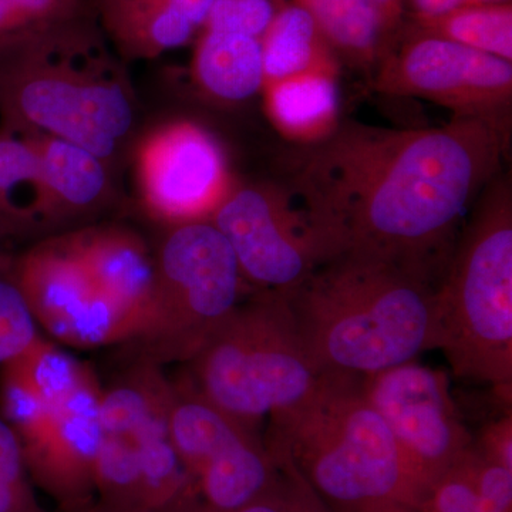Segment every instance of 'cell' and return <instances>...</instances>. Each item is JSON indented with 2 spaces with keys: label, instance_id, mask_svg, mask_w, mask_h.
<instances>
[{
  "label": "cell",
  "instance_id": "obj_7",
  "mask_svg": "<svg viewBox=\"0 0 512 512\" xmlns=\"http://www.w3.org/2000/svg\"><path fill=\"white\" fill-rule=\"evenodd\" d=\"M153 305L136 339L141 359L190 362L241 303L247 282L210 220L181 222L156 259Z\"/></svg>",
  "mask_w": 512,
  "mask_h": 512
},
{
  "label": "cell",
  "instance_id": "obj_13",
  "mask_svg": "<svg viewBox=\"0 0 512 512\" xmlns=\"http://www.w3.org/2000/svg\"><path fill=\"white\" fill-rule=\"evenodd\" d=\"M143 168L151 204L173 220H210L231 191L220 146L192 124L158 136L148 147Z\"/></svg>",
  "mask_w": 512,
  "mask_h": 512
},
{
  "label": "cell",
  "instance_id": "obj_5",
  "mask_svg": "<svg viewBox=\"0 0 512 512\" xmlns=\"http://www.w3.org/2000/svg\"><path fill=\"white\" fill-rule=\"evenodd\" d=\"M92 369L40 338L0 366V412L18 437L28 473L67 512L93 501L104 431Z\"/></svg>",
  "mask_w": 512,
  "mask_h": 512
},
{
  "label": "cell",
  "instance_id": "obj_2",
  "mask_svg": "<svg viewBox=\"0 0 512 512\" xmlns=\"http://www.w3.org/2000/svg\"><path fill=\"white\" fill-rule=\"evenodd\" d=\"M436 288L383 259L339 254L284 296L318 365L365 379L434 349Z\"/></svg>",
  "mask_w": 512,
  "mask_h": 512
},
{
  "label": "cell",
  "instance_id": "obj_12",
  "mask_svg": "<svg viewBox=\"0 0 512 512\" xmlns=\"http://www.w3.org/2000/svg\"><path fill=\"white\" fill-rule=\"evenodd\" d=\"M36 323L74 348L131 342L136 325L101 291L69 242L40 247L15 265Z\"/></svg>",
  "mask_w": 512,
  "mask_h": 512
},
{
  "label": "cell",
  "instance_id": "obj_3",
  "mask_svg": "<svg viewBox=\"0 0 512 512\" xmlns=\"http://www.w3.org/2000/svg\"><path fill=\"white\" fill-rule=\"evenodd\" d=\"M265 446L332 512H409L420 485L359 377L332 373L269 419Z\"/></svg>",
  "mask_w": 512,
  "mask_h": 512
},
{
  "label": "cell",
  "instance_id": "obj_27",
  "mask_svg": "<svg viewBox=\"0 0 512 512\" xmlns=\"http://www.w3.org/2000/svg\"><path fill=\"white\" fill-rule=\"evenodd\" d=\"M237 512H332L308 485L291 471L279 468V477L261 497Z\"/></svg>",
  "mask_w": 512,
  "mask_h": 512
},
{
  "label": "cell",
  "instance_id": "obj_26",
  "mask_svg": "<svg viewBox=\"0 0 512 512\" xmlns=\"http://www.w3.org/2000/svg\"><path fill=\"white\" fill-rule=\"evenodd\" d=\"M28 476L18 437L0 417V512H45Z\"/></svg>",
  "mask_w": 512,
  "mask_h": 512
},
{
  "label": "cell",
  "instance_id": "obj_18",
  "mask_svg": "<svg viewBox=\"0 0 512 512\" xmlns=\"http://www.w3.org/2000/svg\"><path fill=\"white\" fill-rule=\"evenodd\" d=\"M195 73L201 86L224 101H244L264 87L261 39L242 33L202 29Z\"/></svg>",
  "mask_w": 512,
  "mask_h": 512
},
{
  "label": "cell",
  "instance_id": "obj_24",
  "mask_svg": "<svg viewBox=\"0 0 512 512\" xmlns=\"http://www.w3.org/2000/svg\"><path fill=\"white\" fill-rule=\"evenodd\" d=\"M39 339L15 265L0 256V366L28 352Z\"/></svg>",
  "mask_w": 512,
  "mask_h": 512
},
{
  "label": "cell",
  "instance_id": "obj_15",
  "mask_svg": "<svg viewBox=\"0 0 512 512\" xmlns=\"http://www.w3.org/2000/svg\"><path fill=\"white\" fill-rule=\"evenodd\" d=\"M215 0H99L107 30L127 52L156 55L190 42Z\"/></svg>",
  "mask_w": 512,
  "mask_h": 512
},
{
  "label": "cell",
  "instance_id": "obj_28",
  "mask_svg": "<svg viewBox=\"0 0 512 512\" xmlns=\"http://www.w3.org/2000/svg\"><path fill=\"white\" fill-rule=\"evenodd\" d=\"M25 18L49 35L62 37L80 10V0H10Z\"/></svg>",
  "mask_w": 512,
  "mask_h": 512
},
{
  "label": "cell",
  "instance_id": "obj_6",
  "mask_svg": "<svg viewBox=\"0 0 512 512\" xmlns=\"http://www.w3.org/2000/svg\"><path fill=\"white\" fill-rule=\"evenodd\" d=\"M188 363L192 386L254 430L301 406L332 375L309 352L285 296L269 292L239 303Z\"/></svg>",
  "mask_w": 512,
  "mask_h": 512
},
{
  "label": "cell",
  "instance_id": "obj_22",
  "mask_svg": "<svg viewBox=\"0 0 512 512\" xmlns=\"http://www.w3.org/2000/svg\"><path fill=\"white\" fill-rule=\"evenodd\" d=\"M39 154L43 185L66 204H92L106 187L101 158L76 144L50 137L39 147Z\"/></svg>",
  "mask_w": 512,
  "mask_h": 512
},
{
  "label": "cell",
  "instance_id": "obj_21",
  "mask_svg": "<svg viewBox=\"0 0 512 512\" xmlns=\"http://www.w3.org/2000/svg\"><path fill=\"white\" fill-rule=\"evenodd\" d=\"M404 28L512 62V3H487L433 16L406 15Z\"/></svg>",
  "mask_w": 512,
  "mask_h": 512
},
{
  "label": "cell",
  "instance_id": "obj_9",
  "mask_svg": "<svg viewBox=\"0 0 512 512\" xmlns=\"http://www.w3.org/2000/svg\"><path fill=\"white\" fill-rule=\"evenodd\" d=\"M210 221L256 292L288 295L322 264L318 242L285 184L231 188Z\"/></svg>",
  "mask_w": 512,
  "mask_h": 512
},
{
  "label": "cell",
  "instance_id": "obj_4",
  "mask_svg": "<svg viewBox=\"0 0 512 512\" xmlns=\"http://www.w3.org/2000/svg\"><path fill=\"white\" fill-rule=\"evenodd\" d=\"M436 288L434 349L454 375L512 386V183L501 170L471 208Z\"/></svg>",
  "mask_w": 512,
  "mask_h": 512
},
{
  "label": "cell",
  "instance_id": "obj_20",
  "mask_svg": "<svg viewBox=\"0 0 512 512\" xmlns=\"http://www.w3.org/2000/svg\"><path fill=\"white\" fill-rule=\"evenodd\" d=\"M171 383L160 365L138 359L126 375L101 389V426L104 434L130 437L153 421L167 419Z\"/></svg>",
  "mask_w": 512,
  "mask_h": 512
},
{
  "label": "cell",
  "instance_id": "obj_31",
  "mask_svg": "<svg viewBox=\"0 0 512 512\" xmlns=\"http://www.w3.org/2000/svg\"><path fill=\"white\" fill-rule=\"evenodd\" d=\"M511 0H407L410 6L409 15L433 16L466 6L487 5V3H503Z\"/></svg>",
  "mask_w": 512,
  "mask_h": 512
},
{
  "label": "cell",
  "instance_id": "obj_25",
  "mask_svg": "<svg viewBox=\"0 0 512 512\" xmlns=\"http://www.w3.org/2000/svg\"><path fill=\"white\" fill-rule=\"evenodd\" d=\"M39 147L16 136L0 137V211L20 212L19 201L26 192L42 200L45 192Z\"/></svg>",
  "mask_w": 512,
  "mask_h": 512
},
{
  "label": "cell",
  "instance_id": "obj_23",
  "mask_svg": "<svg viewBox=\"0 0 512 512\" xmlns=\"http://www.w3.org/2000/svg\"><path fill=\"white\" fill-rule=\"evenodd\" d=\"M94 487L99 500L146 507L138 451L130 437L104 434L94 463Z\"/></svg>",
  "mask_w": 512,
  "mask_h": 512
},
{
  "label": "cell",
  "instance_id": "obj_30",
  "mask_svg": "<svg viewBox=\"0 0 512 512\" xmlns=\"http://www.w3.org/2000/svg\"><path fill=\"white\" fill-rule=\"evenodd\" d=\"M367 2L375 9L384 33L392 43L394 37L399 35L403 28L404 18H406V10H404L406 0H367Z\"/></svg>",
  "mask_w": 512,
  "mask_h": 512
},
{
  "label": "cell",
  "instance_id": "obj_32",
  "mask_svg": "<svg viewBox=\"0 0 512 512\" xmlns=\"http://www.w3.org/2000/svg\"><path fill=\"white\" fill-rule=\"evenodd\" d=\"M72 512H175L168 510H158V508L140 507V505H119L107 503V501L93 500L79 510Z\"/></svg>",
  "mask_w": 512,
  "mask_h": 512
},
{
  "label": "cell",
  "instance_id": "obj_11",
  "mask_svg": "<svg viewBox=\"0 0 512 512\" xmlns=\"http://www.w3.org/2000/svg\"><path fill=\"white\" fill-rule=\"evenodd\" d=\"M3 90L10 116L101 160L114 153L117 140L133 123L130 101L119 84L76 82L62 74L46 73L28 56L26 62L13 66Z\"/></svg>",
  "mask_w": 512,
  "mask_h": 512
},
{
  "label": "cell",
  "instance_id": "obj_19",
  "mask_svg": "<svg viewBox=\"0 0 512 512\" xmlns=\"http://www.w3.org/2000/svg\"><path fill=\"white\" fill-rule=\"evenodd\" d=\"M301 6L318 23L339 62L372 74L389 47L379 16L367 0H279Z\"/></svg>",
  "mask_w": 512,
  "mask_h": 512
},
{
  "label": "cell",
  "instance_id": "obj_16",
  "mask_svg": "<svg viewBox=\"0 0 512 512\" xmlns=\"http://www.w3.org/2000/svg\"><path fill=\"white\" fill-rule=\"evenodd\" d=\"M338 76L305 72L262 87L269 120L293 146L318 143L339 126Z\"/></svg>",
  "mask_w": 512,
  "mask_h": 512
},
{
  "label": "cell",
  "instance_id": "obj_29",
  "mask_svg": "<svg viewBox=\"0 0 512 512\" xmlns=\"http://www.w3.org/2000/svg\"><path fill=\"white\" fill-rule=\"evenodd\" d=\"M474 447L488 460L512 470V419L511 412L488 424L481 431Z\"/></svg>",
  "mask_w": 512,
  "mask_h": 512
},
{
  "label": "cell",
  "instance_id": "obj_17",
  "mask_svg": "<svg viewBox=\"0 0 512 512\" xmlns=\"http://www.w3.org/2000/svg\"><path fill=\"white\" fill-rule=\"evenodd\" d=\"M264 84L305 72L339 74V59L315 19L292 2L276 10L261 37Z\"/></svg>",
  "mask_w": 512,
  "mask_h": 512
},
{
  "label": "cell",
  "instance_id": "obj_1",
  "mask_svg": "<svg viewBox=\"0 0 512 512\" xmlns=\"http://www.w3.org/2000/svg\"><path fill=\"white\" fill-rule=\"evenodd\" d=\"M510 146V136L474 119L429 128L340 121L318 143L288 151L284 184L322 262L373 256L437 286L461 221Z\"/></svg>",
  "mask_w": 512,
  "mask_h": 512
},
{
  "label": "cell",
  "instance_id": "obj_14",
  "mask_svg": "<svg viewBox=\"0 0 512 512\" xmlns=\"http://www.w3.org/2000/svg\"><path fill=\"white\" fill-rule=\"evenodd\" d=\"M69 244L101 291L133 320L136 339L153 305L156 261L140 239L113 229L82 235Z\"/></svg>",
  "mask_w": 512,
  "mask_h": 512
},
{
  "label": "cell",
  "instance_id": "obj_10",
  "mask_svg": "<svg viewBox=\"0 0 512 512\" xmlns=\"http://www.w3.org/2000/svg\"><path fill=\"white\" fill-rule=\"evenodd\" d=\"M362 387L393 434L420 491L473 443L441 370L412 360L365 377Z\"/></svg>",
  "mask_w": 512,
  "mask_h": 512
},
{
  "label": "cell",
  "instance_id": "obj_8",
  "mask_svg": "<svg viewBox=\"0 0 512 512\" xmlns=\"http://www.w3.org/2000/svg\"><path fill=\"white\" fill-rule=\"evenodd\" d=\"M375 92L416 97L511 137L512 62L402 28L370 74Z\"/></svg>",
  "mask_w": 512,
  "mask_h": 512
}]
</instances>
